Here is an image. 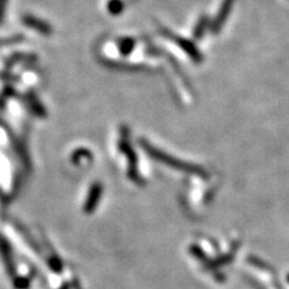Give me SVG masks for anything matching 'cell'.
I'll return each instance as SVG.
<instances>
[{"label": "cell", "instance_id": "3", "mask_svg": "<svg viewBox=\"0 0 289 289\" xmlns=\"http://www.w3.org/2000/svg\"><path fill=\"white\" fill-rule=\"evenodd\" d=\"M8 42H11V40H0V46L5 45V43H8Z\"/></svg>", "mask_w": 289, "mask_h": 289}, {"label": "cell", "instance_id": "1", "mask_svg": "<svg viewBox=\"0 0 289 289\" xmlns=\"http://www.w3.org/2000/svg\"><path fill=\"white\" fill-rule=\"evenodd\" d=\"M24 23L27 25H30V27H35V28H37V25H39L40 31H43V33H47V27H46L45 23L37 22V19H35V18H31V17H25Z\"/></svg>", "mask_w": 289, "mask_h": 289}, {"label": "cell", "instance_id": "2", "mask_svg": "<svg viewBox=\"0 0 289 289\" xmlns=\"http://www.w3.org/2000/svg\"><path fill=\"white\" fill-rule=\"evenodd\" d=\"M5 2H6V0H0V21H1L2 18V14H4V8H5Z\"/></svg>", "mask_w": 289, "mask_h": 289}]
</instances>
